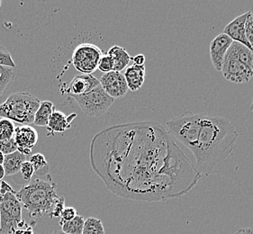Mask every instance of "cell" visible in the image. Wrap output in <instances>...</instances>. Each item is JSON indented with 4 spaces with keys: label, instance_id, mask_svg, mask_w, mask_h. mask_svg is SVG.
I'll list each match as a JSON object with an SVG mask.
<instances>
[{
    "label": "cell",
    "instance_id": "1",
    "mask_svg": "<svg viewBox=\"0 0 253 234\" xmlns=\"http://www.w3.org/2000/svg\"><path fill=\"white\" fill-rule=\"evenodd\" d=\"M89 157L92 169L109 191L136 201L180 198L202 177L157 122L103 130L92 139Z\"/></svg>",
    "mask_w": 253,
    "mask_h": 234
},
{
    "label": "cell",
    "instance_id": "2",
    "mask_svg": "<svg viewBox=\"0 0 253 234\" xmlns=\"http://www.w3.org/2000/svg\"><path fill=\"white\" fill-rule=\"evenodd\" d=\"M238 137V132L225 117L202 113L198 147L193 155L198 172L205 176L212 173L233 153Z\"/></svg>",
    "mask_w": 253,
    "mask_h": 234
},
{
    "label": "cell",
    "instance_id": "3",
    "mask_svg": "<svg viewBox=\"0 0 253 234\" xmlns=\"http://www.w3.org/2000/svg\"><path fill=\"white\" fill-rule=\"evenodd\" d=\"M16 196L31 218H41L43 215L52 218L55 204L61 197L56 192V184L50 175L46 180L32 179L30 183L16 192Z\"/></svg>",
    "mask_w": 253,
    "mask_h": 234
},
{
    "label": "cell",
    "instance_id": "4",
    "mask_svg": "<svg viewBox=\"0 0 253 234\" xmlns=\"http://www.w3.org/2000/svg\"><path fill=\"white\" fill-rule=\"evenodd\" d=\"M40 99L28 92H16L0 105V118H5L22 125L34 123Z\"/></svg>",
    "mask_w": 253,
    "mask_h": 234
},
{
    "label": "cell",
    "instance_id": "5",
    "mask_svg": "<svg viewBox=\"0 0 253 234\" xmlns=\"http://www.w3.org/2000/svg\"><path fill=\"white\" fill-rule=\"evenodd\" d=\"M201 114L186 112L167 122L168 132L192 153H196L201 127Z\"/></svg>",
    "mask_w": 253,
    "mask_h": 234
},
{
    "label": "cell",
    "instance_id": "6",
    "mask_svg": "<svg viewBox=\"0 0 253 234\" xmlns=\"http://www.w3.org/2000/svg\"><path fill=\"white\" fill-rule=\"evenodd\" d=\"M27 226L22 218V204L16 192L0 195V232L14 234Z\"/></svg>",
    "mask_w": 253,
    "mask_h": 234
},
{
    "label": "cell",
    "instance_id": "7",
    "mask_svg": "<svg viewBox=\"0 0 253 234\" xmlns=\"http://www.w3.org/2000/svg\"><path fill=\"white\" fill-rule=\"evenodd\" d=\"M86 117H98L106 114L115 99L109 97L101 85L81 96H71Z\"/></svg>",
    "mask_w": 253,
    "mask_h": 234
},
{
    "label": "cell",
    "instance_id": "8",
    "mask_svg": "<svg viewBox=\"0 0 253 234\" xmlns=\"http://www.w3.org/2000/svg\"><path fill=\"white\" fill-rule=\"evenodd\" d=\"M104 55L98 46L93 43H81L74 49L71 61L81 74L92 75L98 70V63Z\"/></svg>",
    "mask_w": 253,
    "mask_h": 234
},
{
    "label": "cell",
    "instance_id": "9",
    "mask_svg": "<svg viewBox=\"0 0 253 234\" xmlns=\"http://www.w3.org/2000/svg\"><path fill=\"white\" fill-rule=\"evenodd\" d=\"M221 72L226 80L236 84L247 83L253 77V70L239 59L232 45L224 57Z\"/></svg>",
    "mask_w": 253,
    "mask_h": 234
},
{
    "label": "cell",
    "instance_id": "10",
    "mask_svg": "<svg viewBox=\"0 0 253 234\" xmlns=\"http://www.w3.org/2000/svg\"><path fill=\"white\" fill-rule=\"evenodd\" d=\"M99 83L107 95L114 99L125 97L129 90L125 75L122 72L113 71L102 75Z\"/></svg>",
    "mask_w": 253,
    "mask_h": 234
},
{
    "label": "cell",
    "instance_id": "11",
    "mask_svg": "<svg viewBox=\"0 0 253 234\" xmlns=\"http://www.w3.org/2000/svg\"><path fill=\"white\" fill-rule=\"evenodd\" d=\"M38 138V132L30 125L15 127L14 139L17 145V151L26 156L32 154V149L36 146Z\"/></svg>",
    "mask_w": 253,
    "mask_h": 234
},
{
    "label": "cell",
    "instance_id": "12",
    "mask_svg": "<svg viewBox=\"0 0 253 234\" xmlns=\"http://www.w3.org/2000/svg\"><path fill=\"white\" fill-rule=\"evenodd\" d=\"M233 42V40L223 33L218 35L213 41H211L209 46V52L212 64L216 72L222 71L224 57Z\"/></svg>",
    "mask_w": 253,
    "mask_h": 234
},
{
    "label": "cell",
    "instance_id": "13",
    "mask_svg": "<svg viewBox=\"0 0 253 234\" xmlns=\"http://www.w3.org/2000/svg\"><path fill=\"white\" fill-rule=\"evenodd\" d=\"M249 13L250 12L239 15L232 22H230L227 26L224 27L223 34L229 36L233 41L240 42L241 44L246 46L248 49L253 51L252 46L250 45V43H249L247 37H246V33H245V23L247 20Z\"/></svg>",
    "mask_w": 253,
    "mask_h": 234
},
{
    "label": "cell",
    "instance_id": "14",
    "mask_svg": "<svg viewBox=\"0 0 253 234\" xmlns=\"http://www.w3.org/2000/svg\"><path fill=\"white\" fill-rule=\"evenodd\" d=\"M99 79L93 75L79 74L72 78L67 93L70 96H81L87 92L91 91L95 87L99 86Z\"/></svg>",
    "mask_w": 253,
    "mask_h": 234
},
{
    "label": "cell",
    "instance_id": "15",
    "mask_svg": "<svg viewBox=\"0 0 253 234\" xmlns=\"http://www.w3.org/2000/svg\"><path fill=\"white\" fill-rule=\"evenodd\" d=\"M125 78L126 80L128 88L132 92L139 90L142 87L145 76H146V68L145 65H135L132 64L127 67L125 72Z\"/></svg>",
    "mask_w": 253,
    "mask_h": 234
},
{
    "label": "cell",
    "instance_id": "16",
    "mask_svg": "<svg viewBox=\"0 0 253 234\" xmlns=\"http://www.w3.org/2000/svg\"><path fill=\"white\" fill-rule=\"evenodd\" d=\"M76 114H71L66 116L64 113L55 110L52 113L51 118L48 122V131L51 134L55 132H64L71 129V122L76 118Z\"/></svg>",
    "mask_w": 253,
    "mask_h": 234
},
{
    "label": "cell",
    "instance_id": "17",
    "mask_svg": "<svg viewBox=\"0 0 253 234\" xmlns=\"http://www.w3.org/2000/svg\"><path fill=\"white\" fill-rule=\"evenodd\" d=\"M107 54L111 57L112 60L114 61L116 72H123L128 67L130 61H132V58L129 55L126 50L121 46H113L109 49V51H107Z\"/></svg>",
    "mask_w": 253,
    "mask_h": 234
},
{
    "label": "cell",
    "instance_id": "18",
    "mask_svg": "<svg viewBox=\"0 0 253 234\" xmlns=\"http://www.w3.org/2000/svg\"><path fill=\"white\" fill-rule=\"evenodd\" d=\"M26 160V156L16 151L9 155H5L3 167L5 176H14L20 170L22 164Z\"/></svg>",
    "mask_w": 253,
    "mask_h": 234
},
{
    "label": "cell",
    "instance_id": "19",
    "mask_svg": "<svg viewBox=\"0 0 253 234\" xmlns=\"http://www.w3.org/2000/svg\"><path fill=\"white\" fill-rule=\"evenodd\" d=\"M55 111V107L53 103L51 101H42L40 103L39 108L37 109L36 115H35V119H34V123L37 126H47L49 120L51 118L52 113Z\"/></svg>",
    "mask_w": 253,
    "mask_h": 234
},
{
    "label": "cell",
    "instance_id": "20",
    "mask_svg": "<svg viewBox=\"0 0 253 234\" xmlns=\"http://www.w3.org/2000/svg\"><path fill=\"white\" fill-rule=\"evenodd\" d=\"M34 175H35V169H34L33 165L31 164L30 161L26 160L22 164L19 172L12 177H13V181L15 184L21 186V188H22V187H25L26 185L30 183Z\"/></svg>",
    "mask_w": 253,
    "mask_h": 234
},
{
    "label": "cell",
    "instance_id": "21",
    "mask_svg": "<svg viewBox=\"0 0 253 234\" xmlns=\"http://www.w3.org/2000/svg\"><path fill=\"white\" fill-rule=\"evenodd\" d=\"M31 164L35 169V174L39 177H47L49 175V164L46 160V158L42 153H36L32 155L30 158Z\"/></svg>",
    "mask_w": 253,
    "mask_h": 234
},
{
    "label": "cell",
    "instance_id": "22",
    "mask_svg": "<svg viewBox=\"0 0 253 234\" xmlns=\"http://www.w3.org/2000/svg\"><path fill=\"white\" fill-rule=\"evenodd\" d=\"M85 220L81 216L77 215L76 217L70 222L60 223L61 231L67 234H82L84 228Z\"/></svg>",
    "mask_w": 253,
    "mask_h": 234
},
{
    "label": "cell",
    "instance_id": "23",
    "mask_svg": "<svg viewBox=\"0 0 253 234\" xmlns=\"http://www.w3.org/2000/svg\"><path fill=\"white\" fill-rule=\"evenodd\" d=\"M13 69L0 66V97L5 93L14 80Z\"/></svg>",
    "mask_w": 253,
    "mask_h": 234
},
{
    "label": "cell",
    "instance_id": "24",
    "mask_svg": "<svg viewBox=\"0 0 253 234\" xmlns=\"http://www.w3.org/2000/svg\"><path fill=\"white\" fill-rule=\"evenodd\" d=\"M82 234H105L101 221L94 217H88L85 220Z\"/></svg>",
    "mask_w": 253,
    "mask_h": 234
},
{
    "label": "cell",
    "instance_id": "25",
    "mask_svg": "<svg viewBox=\"0 0 253 234\" xmlns=\"http://www.w3.org/2000/svg\"><path fill=\"white\" fill-rule=\"evenodd\" d=\"M15 131L14 122L5 118L0 119V141H6L14 138Z\"/></svg>",
    "mask_w": 253,
    "mask_h": 234
},
{
    "label": "cell",
    "instance_id": "26",
    "mask_svg": "<svg viewBox=\"0 0 253 234\" xmlns=\"http://www.w3.org/2000/svg\"><path fill=\"white\" fill-rule=\"evenodd\" d=\"M0 66L15 68V61H13L10 52L4 46L0 45Z\"/></svg>",
    "mask_w": 253,
    "mask_h": 234
},
{
    "label": "cell",
    "instance_id": "27",
    "mask_svg": "<svg viewBox=\"0 0 253 234\" xmlns=\"http://www.w3.org/2000/svg\"><path fill=\"white\" fill-rule=\"evenodd\" d=\"M98 70L100 72H104V74L115 71L114 61L112 60L111 57L107 55V53L104 54L100 59L99 63H98Z\"/></svg>",
    "mask_w": 253,
    "mask_h": 234
},
{
    "label": "cell",
    "instance_id": "28",
    "mask_svg": "<svg viewBox=\"0 0 253 234\" xmlns=\"http://www.w3.org/2000/svg\"><path fill=\"white\" fill-rule=\"evenodd\" d=\"M16 151H17V145L15 143L14 138L6 141H0V152L5 156L15 153Z\"/></svg>",
    "mask_w": 253,
    "mask_h": 234
},
{
    "label": "cell",
    "instance_id": "29",
    "mask_svg": "<svg viewBox=\"0 0 253 234\" xmlns=\"http://www.w3.org/2000/svg\"><path fill=\"white\" fill-rule=\"evenodd\" d=\"M245 33L250 45L252 46L253 52V13H249L247 20L245 23Z\"/></svg>",
    "mask_w": 253,
    "mask_h": 234
},
{
    "label": "cell",
    "instance_id": "30",
    "mask_svg": "<svg viewBox=\"0 0 253 234\" xmlns=\"http://www.w3.org/2000/svg\"><path fill=\"white\" fill-rule=\"evenodd\" d=\"M78 215L76 209L74 207H65L63 209L61 213V222L60 223H65V222H70L71 220L74 219Z\"/></svg>",
    "mask_w": 253,
    "mask_h": 234
},
{
    "label": "cell",
    "instance_id": "31",
    "mask_svg": "<svg viewBox=\"0 0 253 234\" xmlns=\"http://www.w3.org/2000/svg\"><path fill=\"white\" fill-rule=\"evenodd\" d=\"M15 192L14 189L11 188L10 185L6 183L4 180L1 181L0 183V195H5L6 193H13Z\"/></svg>",
    "mask_w": 253,
    "mask_h": 234
},
{
    "label": "cell",
    "instance_id": "32",
    "mask_svg": "<svg viewBox=\"0 0 253 234\" xmlns=\"http://www.w3.org/2000/svg\"><path fill=\"white\" fill-rule=\"evenodd\" d=\"M145 56L143 54H138L136 56L132 58V61H133V64L135 65H144L145 63Z\"/></svg>",
    "mask_w": 253,
    "mask_h": 234
},
{
    "label": "cell",
    "instance_id": "33",
    "mask_svg": "<svg viewBox=\"0 0 253 234\" xmlns=\"http://www.w3.org/2000/svg\"><path fill=\"white\" fill-rule=\"evenodd\" d=\"M234 234H253V231L250 228H246V229H241L237 231Z\"/></svg>",
    "mask_w": 253,
    "mask_h": 234
},
{
    "label": "cell",
    "instance_id": "34",
    "mask_svg": "<svg viewBox=\"0 0 253 234\" xmlns=\"http://www.w3.org/2000/svg\"><path fill=\"white\" fill-rule=\"evenodd\" d=\"M5 169L3 165H0V181H2V179L5 177Z\"/></svg>",
    "mask_w": 253,
    "mask_h": 234
},
{
    "label": "cell",
    "instance_id": "35",
    "mask_svg": "<svg viewBox=\"0 0 253 234\" xmlns=\"http://www.w3.org/2000/svg\"><path fill=\"white\" fill-rule=\"evenodd\" d=\"M4 159H5V155L0 152V165H3Z\"/></svg>",
    "mask_w": 253,
    "mask_h": 234
},
{
    "label": "cell",
    "instance_id": "36",
    "mask_svg": "<svg viewBox=\"0 0 253 234\" xmlns=\"http://www.w3.org/2000/svg\"><path fill=\"white\" fill-rule=\"evenodd\" d=\"M51 234H67L65 233H63L62 231H54Z\"/></svg>",
    "mask_w": 253,
    "mask_h": 234
},
{
    "label": "cell",
    "instance_id": "37",
    "mask_svg": "<svg viewBox=\"0 0 253 234\" xmlns=\"http://www.w3.org/2000/svg\"><path fill=\"white\" fill-rule=\"evenodd\" d=\"M251 110H252V112L253 113V101H252V104H251Z\"/></svg>",
    "mask_w": 253,
    "mask_h": 234
},
{
    "label": "cell",
    "instance_id": "38",
    "mask_svg": "<svg viewBox=\"0 0 253 234\" xmlns=\"http://www.w3.org/2000/svg\"><path fill=\"white\" fill-rule=\"evenodd\" d=\"M1 5H2V1L0 0V7H1Z\"/></svg>",
    "mask_w": 253,
    "mask_h": 234
},
{
    "label": "cell",
    "instance_id": "39",
    "mask_svg": "<svg viewBox=\"0 0 253 234\" xmlns=\"http://www.w3.org/2000/svg\"><path fill=\"white\" fill-rule=\"evenodd\" d=\"M0 234H3V233H1V232H0Z\"/></svg>",
    "mask_w": 253,
    "mask_h": 234
}]
</instances>
